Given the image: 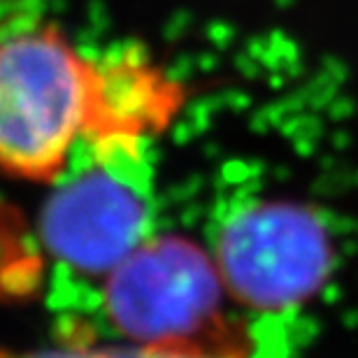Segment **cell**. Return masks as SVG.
I'll list each match as a JSON object with an SVG mask.
<instances>
[{
  "label": "cell",
  "mask_w": 358,
  "mask_h": 358,
  "mask_svg": "<svg viewBox=\"0 0 358 358\" xmlns=\"http://www.w3.org/2000/svg\"><path fill=\"white\" fill-rule=\"evenodd\" d=\"M98 56L56 26L0 33V173L56 182L96 117Z\"/></svg>",
  "instance_id": "6da1fadb"
},
{
  "label": "cell",
  "mask_w": 358,
  "mask_h": 358,
  "mask_svg": "<svg viewBox=\"0 0 358 358\" xmlns=\"http://www.w3.org/2000/svg\"><path fill=\"white\" fill-rule=\"evenodd\" d=\"M145 138L82 140L40 214L49 254L84 275L110 272L149 238L154 166Z\"/></svg>",
  "instance_id": "7a4b0ae2"
},
{
  "label": "cell",
  "mask_w": 358,
  "mask_h": 358,
  "mask_svg": "<svg viewBox=\"0 0 358 358\" xmlns=\"http://www.w3.org/2000/svg\"><path fill=\"white\" fill-rule=\"evenodd\" d=\"M214 261L226 293L256 312L305 305L333 272L335 247L324 219L296 200L238 207L217 235Z\"/></svg>",
  "instance_id": "3957f363"
},
{
  "label": "cell",
  "mask_w": 358,
  "mask_h": 358,
  "mask_svg": "<svg viewBox=\"0 0 358 358\" xmlns=\"http://www.w3.org/2000/svg\"><path fill=\"white\" fill-rule=\"evenodd\" d=\"M226 296L214 254L182 235H149L107 275L103 289L110 324L138 345L224 333L219 314Z\"/></svg>",
  "instance_id": "277c9868"
},
{
  "label": "cell",
  "mask_w": 358,
  "mask_h": 358,
  "mask_svg": "<svg viewBox=\"0 0 358 358\" xmlns=\"http://www.w3.org/2000/svg\"><path fill=\"white\" fill-rule=\"evenodd\" d=\"M184 105V87L138 45L98 56V100L84 140L145 138L166 131Z\"/></svg>",
  "instance_id": "5b68a950"
},
{
  "label": "cell",
  "mask_w": 358,
  "mask_h": 358,
  "mask_svg": "<svg viewBox=\"0 0 358 358\" xmlns=\"http://www.w3.org/2000/svg\"><path fill=\"white\" fill-rule=\"evenodd\" d=\"M19 358H249V349L231 333H219L203 340L161 342V345L128 347H56L24 352Z\"/></svg>",
  "instance_id": "8992f818"
},
{
  "label": "cell",
  "mask_w": 358,
  "mask_h": 358,
  "mask_svg": "<svg viewBox=\"0 0 358 358\" xmlns=\"http://www.w3.org/2000/svg\"><path fill=\"white\" fill-rule=\"evenodd\" d=\"M14 3H17V0H0V12H3L5 5H14Z\"/></svg>",
  "instance_id": "52a82bcc"
}]
</instances>
